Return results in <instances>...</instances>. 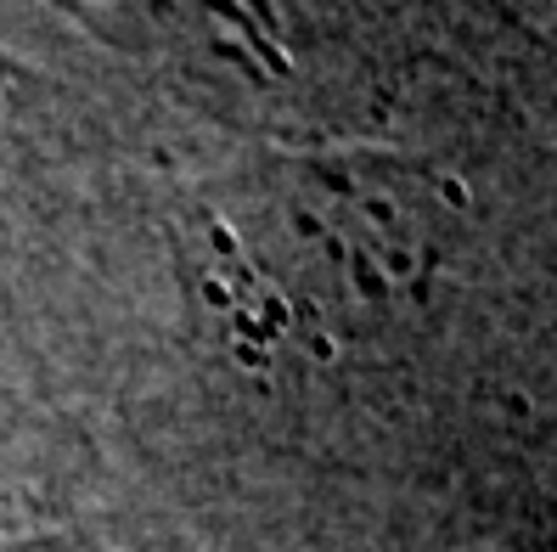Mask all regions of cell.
<instances>
[{
	"label": "cell",
	"instance_id": "6da1fadb",
	"mask_svg": "<svg viewBox=\"0 0 557 552\" xmlns=\"http://www.w3.org/2000/svg\"><path fill=\"white\" fill-rule=\"evenodd\" d=\"M0 552H113V547H96L85 536H17L0 541Z\"/></svg>",
	"mask_w": 557,
	"mask_h": 552
}]
</instances>
